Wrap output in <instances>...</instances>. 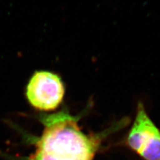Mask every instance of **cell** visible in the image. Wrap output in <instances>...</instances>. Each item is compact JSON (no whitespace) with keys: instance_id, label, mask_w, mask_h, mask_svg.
<instances>
[{"instance_id":"cell-3","label":"cell","mask_w":160,"mask_h":160,"mask_svg":"<svg viewBox=\"0 0 160 160\" xmlns=\"http://www.w3.org/2000/svg\"><path fill=\"white\" fill-rule=\"evenodd\" d=\"M128 143L145 159L160 160V132L148 116L141 103L138 104Z\"/></svg>"},{"instance_id":"cell-2","label":"cell","mask_w":160,"mask_h":160,"mask_svg":"<svg viewBox=\"0 0 160 160\" xmlns=\"http://www.w3.org/2000/svg\"><path fill=\"white\" fill-rule=\"evenodd\" d=\"M65 87L58 74L48 71L35 72L26 87L29 103L40 111H52L62 103Z\"/></svg>"},{"instance_id":"cell-1","label":"cell","mask_w":160,"mask_h":160,"mask_svg":"<svg viewBox=\"0 0 160 160\" xmlns=\"http://www.w3.org/2000/svg\"><path fill=\"white\" fill-rule=\"evenodd\" d=\"M39 118L43 132L33 139L36 150L26 160H93L104 139L127 123L122 120L101 133L86 134L78 126L80 116L66 109Z\"/></svg>"}]
</instances>
